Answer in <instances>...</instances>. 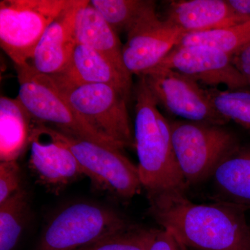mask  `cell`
<instances>
[{"label":"cell","mask_w":250,"mask_h":250,"mask_svg":"<svg viewBox=\"0 0 250 250\" xmlns=\"http://www.w3.org/2000/svg\"><path fill=\"white\" fill-rule=\"evenodd\" d=\"M149 212L188 250H250V228L244 208L217 202L193 203L184 192L148 195Z\"/></svg>","instance_id":"1"},{"label":"cell","mask_w":250,"mask_h":250,"mask_svg":"<svg viewBox=\"0 0 250 250\" xmlns=\"http://www.w3.org/2000/svg\"><path fill=\"white\" fill-rule=\"evenodd\" d=\"M134 96V146L143 187L148 195L184 192L188 186L174 154L170 122L159 111L143 76L139 77Z\"/></svg>","instance_id":"2"},{"label":"cell","mask_w":250,"mask_h":250,"mask_svg":"<svg viewBox=\"0 0 250 250\" xmlns=\"http://www.w3.org/2000/svg\"><path fill=\"white\" fill-rule=\"evenodd\" d=\"M34 129L68 149L85 176L99 188L121 198L131 199L143 187L138 166L126 158L121 149L72 137L39 123H34Z\"/></svg>","instance_id":"3"},{"label":"cell","mask_w":250,"mask_h":250,"mask_svg":"<svg viewBox=\"0 0 250 250\" xmlns=\"http://www.w3.org/2000/svg\"><path fill=\"white\" fill-rule=\"evenodd\" d=\"M172 144L188 187L211 177L218 166L240 148L236 136L223 126L170 122Z\"/></svg>","instance_id":"4"},{"label":"cell","mask_w":250,"mask_h":250,"mask_svg":"<svg viewBox=\"0 0 250 250\" xmlns=\"http://www.w3.org/2000/svg\"><path fill=\"white\" fill-rule=\"evenodd\" d=\"M14 66L19 82L17 98L35 123L72 137L119 149L100 136L77 114L62 96L52 77L40 73L29 63Z\"/></svg>","instance_id":"5"},{"label":"cell","mask_w":250,"mask_h":250,"mask_svg":"<svg viewBox=\"0 0 250 250\" xmlns=\"http://www.w3.org/2000/svg\"><path fill=\"white\" fill-rule=\"evenodd\" d=\"M54 82L72 109L100 136L121 149L134 146V132L127 109L129 101L119 90L100 83Z\"/></svg>","instance_id":"6"},{"label":"cell","mask_w":250,"mask_h":250,"mask_svg":"<svg viewBox=\"0 0 250 250\" xmlns=\"http://www.w3.org/2000/svg\"><path fill=\"white\" fill-rule=\"evenodd\" d=\"M75 0H1L0 45L14 62L30 63L50 23Z\"/></svg>","instance_id":"7"},{"label":"cell","mask_w":250,"mask_h":250,"mask_svg":"<svg viewBox=\"0 0 250 250\" xmlns=\"http://www.w3.org/2000/svg\"><path fill=\"white\" fill-rule=\"evenodd\" d=\"M131 225L116 210L88 202H77L51 219L36 250H77Z\"/></svg>","instance_id":"8"},{"label":"cell","mask_w":250,"mask_h":250,"mask_svg":"<svg viewBox=\"0 0 250 250\" xmlns=\"http://www.w3.org/2000/svg\"><path fill=\"white\" fill-rule=\"evenodd\" d=\"M158 104L187 121L223 126L228 121L213 107L206 88L190 77L156 67L142 75Z\"/></svg>","instance_id":"9"},{"label":"cell","mask_w":250,"mask_h":250,"mask_svg":"<svg viewBox=\"0 0 250 250\" xmlns=\"http://www.w3.org/2000/svg\"><path fill=\"white\" fill-rule=\"evenodd\" d=\"M126 34L123 49L125 66L131 76L140 77L157 67L187 33L166 20H161L154 10Z\"/></svg>","instance_id":"10"},{"label":"cell","mask_w":250,"mask_h":250,"mask_svg":"<svg viewBox=\"0 0 250 250\" xmlns=\"http://www.w3.org/2000/svg\"><path fill=\"white\" fill-rule=\"evenodd\" d=\"M157 67L183 74L209 88L225 85L226 89L235 90L248 87L233 65L231 56L205 46L177 45Z\"/></svg>","instance_id":"11"},{"label":"cell","mask_w":250,"mask_h":250,"mask_svg":"<svg viewBox=\"0 0 250 250\" xmlns=\"http://www.w3.org/2000/svg\"><path fill=\"white\" fill-rule=\"evenodd\" d=\"M85 1L75 0L45 29L29 63L38 72L54 76L66 68L77 44L75 34L77 12Z\"/></svg>","instance_id":"12"},{"label":"cell","mask_w":250,"mask_h":250,"mask_svg":"<svg viewBox=\"0 0 250 250\" xmlns=\"http://www.w3.org/2000/svg\"><path fill=\"white\" fill-rule=\"evenodd\" d=\"M52 77L55 82L68 84L100 83L111 85L128 101L132 92V80L126 76L101 54L77 43L66 68Z\"/></svg>","instance_id":"13"},{"label":"cell","mask_w":250,"mask_h":250,"mask_svg":"<svg viewBox=\"0 0 250 250\" xmlns=\"http://www.w3.org/2000/svg\"><path fill=\"white\" fill-rule=\"evenodd\" d=\"M29 146V167L46 187L59 189L85 175L75 156L60 143L49 139L47 142H42L40 136L32 131Z\"/></svg>","instance_id":"14"},{"label":"cell","mask_w":250,"mask_h":250,"mask_svg":"<svg viewBox=\"0 0 250 250\" xmlns=\"http://www.w3.org/2000/svg\"><path fill=\"white\" fill-rule=\"evenodd\" d=\"M166 21L187 34L220 29L249 21L235 14L228 0L171 1Z\"/></svg>","instance_id":"15"},{"label":"cell","mask_w":250,"mask_h":250,"mask_svg":"<svg viewBox=\"0 0 250 250\" xmlns=\"http://www.w3.org/2000/svg\"><path fill=\"white\" fill-rule=\"evenodd\" d=\"M75 34L77 43L87 46L101 54L124 75L131 77L125 66L123 45L118 34L88 0H85L77 12Z\"/></svg>","instance_id":"16"},{"label":"cell","mask_w":250,"mask_h":250,"mask_svg":"<svg viewBox=\"0 0 250 250\" xmlns=\"http://www.w3.org/2000/svg\"><path fill=\"white\" fill-rule=\"evenodd\" d=\"M211 178L217 202L250 209V148L240 147L227 158Z\"/></svg>","instance_id":"17"},{"label":"cell","mask_w":250,"mask_h":250,"mask_svg":"<svg viewBox=\"0 0 250 250\" xmlns=\"http://www.w3.org/2000/svg\"><path fill=\"white\" fill-rule=\"evenodd\" d=\"M34 121L17 98H0V160L17 161L29 145Z\"/></svg>","instance_id":"18"},{"label":"cell","mask_w":250,"mask_h":250,"mask_svg":"<svg viewBox=\"0 0 250 250\" xmlns=\"http://www.w3.org/2000/svg\"><path fill=\"white\" fill-rule=\"evenodd\" d=\"M89 3L118 34H127L156 10L155 2L149 0H90Z\"/></svg>","instance_id":"19"},{"label":"cell","mask_w":250,"mask_h":250,"mask_svg":"<svg viewBox=\"0 0 250 250\" xmlns=\"http://www.w3.org/2000/svg\"><path fill=\"white\" fill-rule=\"evenodd\" d=\"M249 43L250 20L229 27L187 34L178 45L205 46L232 57Z\"/></svg>","instance_id":"20"},{"label":"cell","mask_w":250,"mask_h":250,"mask_svg":"<svg viewBox=\"0 0 250 250\" xmlns=\"http://www.w3.org/2000/svg\"><path fill=\"white\" fill-rule=\"evenodd\" d=\"M27 210V194L21 188L0 204V250H14L17 246Z\"/></svg>","instance_id":"21"},{"label":"cell","mask_w":250,"mask_h":250,"mask_svg":"<svg viewBox=\"0 0 250 250\" xmlns=\"http://www.w3.org/2000/svg\"><path fill=\"white\" fill-rule=\"evenodd\" d=\"M213 107L226 121H232L250 131V91L244 88H206Z\"/></svg>","instance_id":"22"},{"label":"cell","mask_w":250,"mask_h":250,"mask_svg":"<svg viewBox=\"0 0 250 250\" xmlns=\"http://www.w3.org/2000/svg\"><path fill=\"white\" fill-rule=\"evenodd\" d=\"M158 229L130 225L90 246L77 250H149Z\"/></svg>","instance_id":"23"},{"label":"cell","mask_w":250,"mask_h":250,"mask_svg":"<svg viewBox=\"0 0 250 250\" xmlns=\"http://www.w3.org/2000/svg\"><path fill=\"white\" fill-rule=\"evenodd\" d=\"M21 169L17 161L0 164V204L9 199L21 187Z\"/></svg>","instance_id":"24"},{"label":"cell","mask_w":250,"mask_h":250,"mask_svg":"<svg viewBox=\"0 0 250 250\" xmlns=\"http://www.w3.org/2000/svg\"><path fill=\"white\" fill-rule=\"evenodd\" d=\"M149 250H188L187 248L167 230L158 229Z\"/></svg>","instance_id":"25"},{"label":"cell","mask_w":250,"mask_h":250,"mask_svg":"<svg viewBox=\"0 0 250 250\" xmlns=\"http://www.w3.org/2000/svg\"><path fill=\"white\" fill-rule=\"evenodd\" d=\"M232 62L250 87V43L232 56Z\"/></svg>","instance_id":"26"},{"label":"cell","mask_w":250,"mask_h":250,"mask_svg":"<svg viewBox=\"0 0 250 250\" xmlns=\"http://www.w3.org/2000/svg\"><path fill=\"white\" fill-rule=\"evenodd\" d=\"M235 14L250 19V0H228Z\"/></svg>","instance_id":"27"}]
</instances>
